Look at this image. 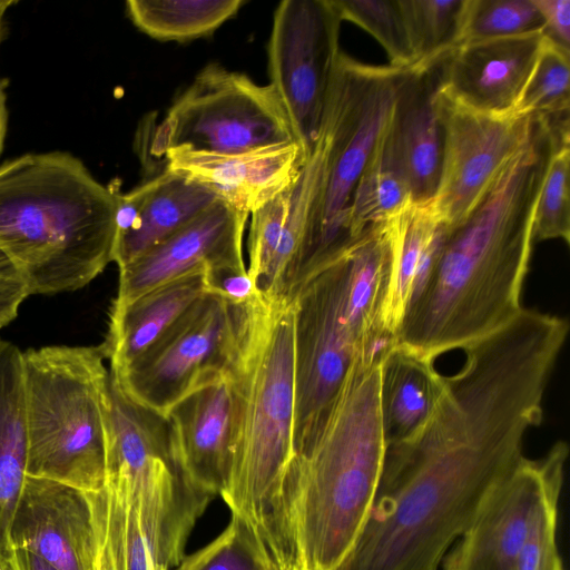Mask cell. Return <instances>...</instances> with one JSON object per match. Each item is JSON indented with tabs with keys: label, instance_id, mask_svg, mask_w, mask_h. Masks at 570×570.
<instances>
[{
	"label": "cell",
	"instance_id": "obj_1",
	"mask_svg": "<svg viewBox=\"0 0 570 570\" xmlns=\"http://www.w3.org/2000/svg\"><path fill=\"white\" fill-rule=\"evenodd\" d=\"M462 351L424 424L387 444L370 518L338 570H440L482 499L524 456L558 350L512 322Z\"/></svg>",
	"mask_w": 570,
	"mask_h": 570
},
{
	"label": "cell",
	"instance_id": "obj_2",
	"mask_svg": "<svg viewBox=\"0 0 570 570\" xmlns=\"http://www.w3.org/2000/svg\"><path fill=\"white\" fill-rule=\"evenodd\" d=\"M569 126L534 116L524 147L487 195L449 229L439 259L397 331L399 345L435 358L494 332L523 308L537 200Z\"/></svg>",
	"mask_w": 570,
	"mask_h": 570
},
{
	"label": "cell",
	"instance_id": "obj_3",
	"mask_svg": "<svg viewBox=\"0 0 570 570\" xmlns=\"http://www.w3.org/2000/svg\"><path fill=\"white\" fill-rule=\"evenodd\" d=\"M233 308L230 463L219 495L266 570H296L284 509L294 459V301L258 292Z\"/></svg>",
	"mask_w": 570,
	"mask_h": 570
},
{
	"label": "cell",
	"instance_id": "obj_4",
	"mask_svg": "<svg viewBox=\"0 0 570 570\" xmlns=\"http://www.w3.org/2000/svg\"><path fill=\"white\" fill-rule=\"evenodd\" d=\"M379 361H357L289 465L284 509L297 570H338L367 523L386 440Z\"/></svg>",
	"mask_w": 570,
	"mask_h": 570
},
{
	"label": "cell",
	"instance_id": "obj_5",
	"mask_svg": "<svg viewBox=\"0 0 570 570\" xmlns=\"http://www.w3.org/2000/svg\"><path fill=\"white\" fill-rule=\"evenodd\" d=\"M118 190L65 151L0 166V249L30 295L79 289L112 262Z\"/></svg>",
	"mask_w": 570,
	"mask_h": 570
},
{
	"label": "cell",
	"instance_id": "obj_6",
	"mask_svg": "<svg viewBox=\"0 0 570 570\" xmlns=\"http://www.w3.org/2000/svg\"><path fill=\"white\" fill-rule=\"evenodd\" d=\"M22 357L27 475L102 490L110 372L101 345L45 346Z\"/></svg>",
	"mask_w": 570,
	"mask_h": 570
},
{
	"label": "cell",
	"instance_id": "obj_7",
	"mask_svg": "<svg viewBox=\"0 0 570 570\" xmlns=\"http://www.w3.org/2000/svg\"><path fill=\"white\" fill-rule=\"evenodd\" d=\"M409 71L362 63L340 52L322 120L330 132L328 160L307 216L291 296L355 240L350 232L353 193Z\"/></svg>",
	"mask_w": 570,
	"mask_h": 570
},
{
	"label": "cell",
	"instance_id": "obj_8",
	"mask_svg": "<svg viewBox=\"0 0 570 570\" xmlns=\"http://www.w3.org/2000/svg\"><path fill=\"white\" fill-rule=\"evenodd\" d=\"M292 298L295 455L317 431L351 366L357 361L383 358L394 341L371 325L353 305L346 252L301 285Z\"/></svg>",
	"mask_w": 570,
	"mask_h": 570
},
{
	"label": "cell",
	"instance_id": "obj_9",
	"mask_svg": "<svg viewBox=\"0 0 570 570\" xmlns=\"http://www.w3.org/2000/svg\"><path fill=\"white\" fill-rule=\"evenodd\" d=\"M292 141L289 120L271 85L208 63L168 109L151 150L158 156L177 147L234 154Z\"/></svg>",
	"mask_w": 570,
	"mask_h": 570
},
{
	"label": "cell",
	"instance_id": "obj_10",
	"mask_svg": "<svg viewBox=\"0 0 570 570\" xmlns=\"http://www.w3.org/2000/svg\"><path fill=\"white\" fill-rule=\"evenodd\" d=\"M342 19L333 0H284L273 16L268 72L305 160L320 138L341 52Z\"/></svg>",
	"mask_w": 570,
	"mask_h": 570
},
{
	"label": "cell",
	"instance_id": "obj_11",
	"mask_svg": "<svg viewBox=\"0 0 570 570\" xmlns=\"http://www.w3.org/2000/svg\"><path fill=\"white\" fill-rule=\"evenodd\" d=\"M234 340L233 305L208 293L128 368L109 372L132 401L167 419L184 399L226 377Z\"/></svg>",
	"mask_w": 570,
	"mask_h": 570
},
{
	"label": "cell",
	"instance_id": "obj_12",
	"mask_svg": "<svg viewBox=\"0 0 570 570\" xmlns=\"http://www.w3.org/2000/svg\"><path fill=\"white\" fill-rule=\"evenodd\" d=\"M438 110L443 147L432 206L449 229L459 226L487 195L500 173L527 144L534 116L473 111L442 95Z\"/></svg>",
	"mask_w": 570,
	"mask_h": 570
},
{
	"label": "cell",
	"instance_id": "obj_13",
	"mask_svg": "<svg viewBox=\"0 0 570 570\" xmlns=\"http://www.w3.org/2000/svg\"><path fill=\"white\" fill-rule=\"evenodd\" d=\"M167 421L178 478L179 524L187 541L228 479L232 393L227 375L179 402Z\"/></svg>",
	"mask_w": 570,
	"mask_h": 570
},
{
	"label": "cell",
	"instance_id": "obj_14",
	"mask_svg": "<svg viewBox=\"0 0 570 570\" xmlns=\"http://www.w3.org/2000/svg\"><path fill=\"white\" fill-rule=\"evenodd\" d=\"M567 449L558 441L543 456H523L507 472L444 556L442 570H513L547 476Z\"/></svg>",
	"mask_w": 570,
	"mask_h": 570
},
{
	"label": "cell",
	"instance_id": "obj_15",
	"mask_svg": "<svg viewBox=\"0 0 570 570\" xmlns=\"http://www.w3.org/2000/svg\"><path fill=\"white\" fill-rule=\"evenodd\" d=\"M248 216L217 199L187 225L119 268L112 305L127 304L200 268L208 269V277L246 272L243 239Z\"/></svg>",
	"mask_w": 570,
	"mask_h": 570
},
{
	"label": "cell",
	"instance_id": "obj_16",
	"mask_svg": "<svg viewBox=\"0 0 570 570\" xmlns=\"http://www.w3.org/2000/svg\"><path fill=\"white\" fill-rule=\"evenodd\" d=\"M10 543L57 570H95L98 535L91 492L27 475Z\"/></svg>",
	"mask_w": 570,
	"mask_h": 570
},
{
	"label": "cell",
	"instance_id": "obj_17",
	"mask_svg": "<svg viewBox=\"0 0 570 570\" xmlns=\"http://www.w3.org/2000/svg\"><path fill=\"white\" fill-rule=\"evenodd\" d=\"M543 39L537 31L461 43L436 63L439 91L476 112L512 115Z\"/></svg>",
	"mask_w": 570,
	"mask_h": 570
},
{
	"label": "cell",
	"instance_id": "obj_18",
	"mask_svg": "<svg viewBox=\"0 0 570 570\" xmlns=\"http://www.w3.org/2000/svg\"><path fill=\"white\" fill-rule=\"evenodd\" d=\"M163 156L165 169L203 184L248 215L289 187L305 161L295 141L234 154L177 147Z\"/></svg>",
	"mask_w": 570,
	"mask_h": 570
},
{
	"label": "cell",
	"instance_id": "obj_19",
	"mask_svg": "<svg viewBox=\"0 0 570 570\" xmlns=\"http://www.w3.org/2000/svg\"><path fill=\"white\" fill-rule=\"evenodd\" d=\"M438 88L436 63L428 69H410L387 127L395 160L415 204L432 202L440 178L443 135Z\"/></svg>",
	"mask_w": 570,
	"mask_h": 570
},
{
	"label": "cell",
	"instance_id": "obj_20",
	"mask_svg": "<svg viewBox=\"0 0 570 570\" xmlns=\"http://www.w3.org/2000/svg\"><path fill=\"white\" fill-rule=\"evenodd\" d=\"M209 291L208 269L165 283L138 298L112 305L101 344L110 372L119 374L153 348Z\"/></svg>",
	"mask_w": 570,
	"mask_h": 570
},
{
	"label": "cell",
	"instance_id": "obj_21",
	"mask_svg": "<svg viewBox=\"0 0 570 570\" xmlns=\"http://www.w3.org/2000/svg\"><path fill=\"white\" fill-rule=\"evenodd\" d=\"M27 449L22 352L0 338V559L12 551L10 529L27 476Z\"/></svg>",
	"mask_w": 570,
	"mask_h": 570
},
{
	"label": "cell",
	"instance_id": "obj_22",
	"mask_svg": "<svg viewBox=\"0 0 570 570\" xmlns=\"http://www.w3.org/2000/svg\"><path fill=\"white\" fill-rule=\"evenodd\" d=\"M151 187L132 227L115 238L112 262L121 268L187 225L218 196L203 184L165 169Z\"/></svg>",
	"mask_w": 570,
	"mask_h": 570
},
{
	"label": "cell",
	"instance_id": "obj_23",
	"mask_svg": "<svg viewBox=\"0 0 570 570\" xmlns=\"http://www.w3.org/2000/svg\"><path fill=\"white\" fill-rule=\"evenodd\" d=\"M445 376L434 362L396 344L383 358L380 405L386 444L406 438L433 412Z\"/></svg>",
	"mask_w": 570,
	"mask_h": 570
},
{
	"label": "cell",
	"instance_id": "obj_24",
	"mask_svg": "<svg viewBox=\"0 0 570 570\" xmlns=\"http://www.w3.org/2000/svg\"><path fill=\"white\" fill-rule=\"evenodd\" d=\"M449 233L432 203L411 202L397 214L395 262L387 303V325L397 331L439 259Z\"/></svg>",
	"mask_w": 570,
	"mask_h": 570
},
{
	"label": "cell",
	"instance_id": "obj_25",
	"mask_svg": "<svg viewBox=\"0 0 570 570\" xmlns=\"http://www.w3.org/2000/svg\"><path fill=\"white\" fill-rule=\"evenodd\" d=\"M243 4V0H128L126 11L147 36L185 42L212 35Z\"/></svg>",
	"mask_w": 570,
	"mask_h": 570
},
{
	"label": "cell",
	"instance_id": "obj_26",
	"mask_svg": "<svg viewBox=\"0 0 570 570\" xmlns=\"http://www.w3.org/2000/svg\"><path fill=\"white\" fill-rule=\"evenodd\" d=\"M387 127L353 193L350 206V232L353 239L367 226L395 216L412 202L392 150Z\"/></svg>",
	"mask_w": 570,
	"mask_h": 570
},
{
	"label": "cell",
	"instance_id": "obj_27",
	"mask_svg": "<svg viewBox=\"0 0 570 570\" xmlns=\"http://www.w3.org/2000/svg\"><path fill=\"white\" fill-rule=\"evenodd\" d=\"M416 57L428 69L462 42L468 0H399Z\"/></svg>",
	"mask_w": 570,
	"mask_h": 570
},
{
	"label": "cell",
	"instance_id": "obj_28",
	"mask_svg": "<svg viewBox=\"0 0 570 570\" xmlns=\"http://www.w3.org/2000/svg\"><path fill=\"white\" fill-rule=\"evenodd\" d=\"M544 37V36H543ZM568 51L546 38L513 115L568 119L570 107V62Z\"/></svg>",
	"mask_w": 570,
	"mask_h": 570
},
{
	"label": "cell",
	"instance_id": "obj_29",
	"mask_svg": "<svg viewBox=\"0 0 570 570\" xmlns=\"http://www.w3.org/2000/svg\"><path fill=\"white\" fill-rule=\"evenodd\" d=\"M569 449L554 461L513 570H564L557 543L558 510Z\"/></svg>",
	"mask_w": 570,
	"mask_h": 570
},
{
	"label": "cell",
	"instance_id": "obj_30",
	"mask_svg": "<svg viewBox=\"0 0 570 570\" xmlns=\"http://www.w3.org/2000/svg\"><path fill=\"white\" fill-rule=\"evenodd\" d=\"M343 20L371 33L384 48L391 67L413 69L416 57L399 0H333Z\"/></svg>",
	"mask_w": 570,
	"mask_h": 570
},
{
	"label": "cell",
	"instance_id": "obj_31",
	"mask_svg": "<svg viewBox=\"0 0 570 570\" xmlns=\"http://www.w3.org/2000/svg\"><path fill=\"white\" fill-rule=\"evenodd\" d=\"M533 0H468L462 42L542 31Z\"/></svg>",
	"mask_w": 570,
	"mask_h": 570
},
{
	"label": "cell",
	"instance_id": "obj_32",
	"mask_svg": "<svg viewBox=\"0 0 570 570\" xmlns=\"http://www.w3.org/2000/svg\"><path fill=\"white\" fill-rule=\"evenodd\" d=\"M569 141L556 150L543 180L533 215V239L570 243Z\"/></svg>",
	"mask_w": 570,
	"mask_h": 570
},
{
	"label": "cell",
	"instance_id": "obj_33",
	"mask_svg": "<svg viewBox=\"0 0 570 570\" xmlns=\"http://www.w3.org/2000/svg\"><path fill=\"white\" fill-rule=\"evenodd\" d=\"M294 184V183H293ZM293 184L250 213L247 273L258 291L269 271L286 224Z\"/></svg>",
	"mask_w": 570,
	"mask_h": 570
},
{
	"label": "cell",
	"instance_id": "obj_34",
	"mask_svg": "<svg viewBox=\"0 0 570 570\" xmlns=\"http://www.w3.org/2000/svg\"><path fill=\"white\" fill-rule=\"evenodd\" d=\"M177 570H266L240 527L226 529L196 552L184 556Z\"/></svg>",
	"mask_w": 570,
	"mask_h": 570
},
{
	"label": "cell",
	"instance_id": "obj_35",
	"mask_svg": "<svg viewBox=\"0 0 570 570\" xmlns=\"http://www.w3.org/2000/svg\"><path fill=\"white\" fill-rule=\"evenodd\" d=\"M547 40L570 52V0H533Z\"/></svg>",
	"mask_w": 570,
	"mask_h": 570
},
{
	"label": "cell",
	"instance_id": "obj_36",
	"mask_svg": "<svg viewBox=\"0 0 570 570\" xmlns=\"http://www.w3.org/2000/svg\"><path fill=\"white\" fill-rule=\"evenodd\" d=\"M29 291L19 276H0V328L13 321Z\"/></svg>",
	"mask_w": 570,
	"mask_h": 570
},
{
	"label": "cell",
	"instance_id": "obj_37",
	"mask_svg": "<svg viewBox=\"0 0 570 570\" xmlns=\"http://www.w3.org/2000/svg\"><path fill=\"white\" fill-rule=\"evenodd\" d=\"M98 544L95 570H115L106 531V490L91 492Z\"/></svg>",
	"mask_w": 570,
	"mask_h": 570
},
{
	"label": "cell",
	"instance_id": "obj_38",
	"mask_svg": "<svg viewBox=\"0 0 570 570\" xmlns=\"http://www.w3.org/2000/svg\"><path fill=\"white\" fill-rule=\"evenodd\" d=\"M9 561L13 570H57L38 556L20 549H12Z\"/></svg>",
	"mask_w": 570,
	"mask_h": 570
},
{
	"label": "cell",
	"instance_id": "obj_39",
	"mask_svg": "<svg viewBox=\"0 0 570 570\" xmlns=\"http://www.w3.org/2000/svg\"><path fill=\"white\" fill-rule=\"evenodd\" d=\"M8 112L6 107V95L0 86V155L3 149L4 137L7 132Z\"/></svg>",
	"mask_w": 570,
	"mask_h": 570
},
{
	"label": "cell",
	"instance_id": "obj_40",
	"mask_svg": "<svg viewBox=\"0 0 570 570\" xmlns=\"http://www.w3.org/2000/svg\"><path fill=\"white\" fill-rule=\"evenodd\" d=\"M0 276H19L9 258L0 249ZM20 277V276H19Z\"/></svg>",
	"mask_w": 570,
	"mask_h": 570
},
{
	"label": "cell",
	"instance_id": "obj_41",
	"mask_svg": "<svg viewBox=\"0 0 570 570\" xmlns=\"http://www.w3.org/2000/svg\"><path fill=\"white\" fill-rule=\"evenodd\" d=\"M16 3V0H0V43L4 37V14Z\"/></svg>",
	"mask_w": 570,
	"mask_h": 570
},
{
	"label": "cell",
	"instance_id": "obj_42",
	"mask_svg": "<svg viewBox=\"0 0 570 570\" xmlns=\"http://www.w3.org/2000/svg\"><path fill=\"white\" fill-rule=\"evenodd\" d=\"M0 570H13L9 558L0 559Z\"/></svg>",
	"mask_w": 570,
	"mask_h": 570
}]
</instances>
